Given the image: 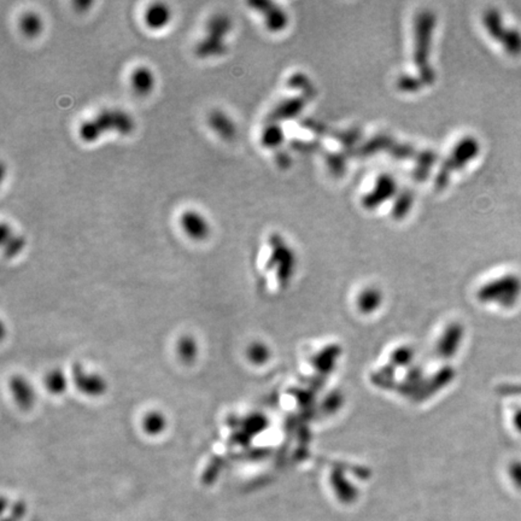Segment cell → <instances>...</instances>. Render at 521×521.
Returning <instances> with one entry per match:
<instances>
[{
	"label": "cell",
	"instance_id": "obj_3",
	"mask_svg": "<svg viewBox=\"0 0 521 521\" xmlns=\"http://www.w3.org/2000/svg\"><path fill=\"white\" fill-rule=\"evenodd\" d=\"M483 23L488 34L498 41L508 55L521 56V32L517 28L507 26L500 11L489 9L483 16Z\"/></svg>",
	"mask_w": 521,
	"mask_h": 521
},
{
	"label": "cell",
	"instance_id": "obj_4",
	"mask_svg": "<svg viewBox=\"0 0 521 521\" xmlns=\"http://www.w3.org/2000/svg\"><path fill=\"white\" fill-rule=\"evenodd\" d=\"M483 297H489L491 302L503 307H513L521 297V279L515 274H508L491 281L483 291Z\"/></svg>",
	"mask_w": 521,
	"mask_h": 521
},
{
	"label": "cell",
	"instance_id": "obj_12",
	"mask_svg": "<svg viewBox=\"0 0 521 521\" xmlns=\"http://www.w3.org/2000/svg\"><path fill=\"white\" fill-rule=\"evenodd\" d=\"M510 474H512L515 485L521 489V462L514 463L512 468H510Z\"/></svg>",
	"mask_w": 521,
	"mask_h": 521
},
{
	"label": "cell",
	"instance_id": "obj_8",
	"mask_svg": "<svg viewBox=\"0 0 521 521\" xmlns=\"http://www.w3.org/2000/svg\"><path fill=\"white\" fill-rule=\"evenodd\" d=\"M130 85L135 95H147L154 91L156 76L147 65H138L130 74Z\"/></svg>",
	"mask_w": 521,
	"mask_h": 521
},
{
	"label": "cell",
	"instance_id": "obj_9",
	"mask_svg": "<svg viewBox=\"0 0 521 521\" xmlns=\"http://www.w3.org/2000/svg\"><path fill=\"white\" fill-rule=\"evenodd\" d=\"M250 6H253L256 11L262 14V16L265 19V26L272 32L281 31V28L286 24V17H285L284 12L281 11V9L278 8L277 5L273 4V3L256 1V3H250Z\"/></svg>",
	"mask_w": 521,
	"mask_h": 521
},
{
	"label": "cell",
	"instance_id": "obj_7",
	"mask_svg": "<svg viewBox=\"0 0 521 521\" xmlns=\"http://www.w3.org/2000/svg\"><path fill=\"white\" fill-rule=\"evenodd\" d=\"M206 123L214 135L222 140H232L237 135V126L233 119L227 112L220 109L213 110L208 115Z\"/></svg>",
	"mask_w": 521,
	"mask_h": 521
},
{
	"label": "cell",
	"instance_id": "obj_1",
	"mask_svg": "<svg viewBox=\"0 0 521 521\" xmlns=\"http://www.w3.org/2000/svg\"><path fill=\"white\" fill-rule=\"evenodd\" d=\"M135 119L128 111L121 107H105L80 123L79 138L83 142L92 144L107 133L128 135L135 130Z\"/></svg>",
	"mask_w": 521,
	"mask_h": 521
},
{
	"label": "cell",
	"instance_id": "obj_6",
	"mask_svg": "<svg viewBox=\"0 0 521 521\" xmlns=\"http://www.w3.org/2000/svg\"><path fill=\"white\" fill-rule=\"evenodd\" d=\"M173 19V11L169 5L162 1H156L147 5L144 11V23L150 31H162L169 26Z\"/></svg>",
	"mask_w": 521,
	"mask_h": 521
},
{
	"label": "cell",
	"instance_id": "obj_10",
	"mask_svg": "<svg viewBox=\"0 0 521 521\" xmlns=\"http://www.w3.org/2000/svg\"><path fill=\"white\" fill-rule=\"evenodd\" d=\"M19 27L23 36L27 38H36L43 29V17L36 11H26L21 15Z\"/></svg>",
	"mask_w": 521,
	"mask_h": 521
},
{
	"label": "cell",
	"instance_id": "obj_13",
	"mask_svg": "<svg viewBox=\"0 0 521 521\" xmlns=\"http://www.w3.org/2000/svg\"><path fill=\"white\" fill-rule=\"evenodd\" d=\"M514 423H515V427L519 430V432H521V411H517V414H515Z\"/></svg>",
	"mask_w": 521,
	"mask_h": 521
},
{
	"label": "cell",
	"instance_id": "obj_2",
	"mask_svg": "<svg viewBox=\"0 0 521 521\" xmlns=\"http://www.w3.org/2000/svg\"><path fill=\"white\" fill-rule=\"evenodd\" d=\"M233 22L226 14L217 12L206 23V34L194 46V53L201 60L222 57L228 51L227 36L232 32Z\"/></svg>",
	"mask_w": 521,
	"mask_h": 521
},
{
	"label": "cell",
	"instance_id": "obj_5",
	"mask_svg": "<svg viewBox=\"0 0 521 521\" xmlns=\"http://www.w3.org/2000/svg\"><path fill=\"white\" fill-rule=\"evenodd\" d=\"M179 226L182 232L194 241H204L210 234L209 221L198 210H184L179 216Z\"/></svg>",
	"mask_w": 521,
	"mask_h": 521
},
{
	"label": "cell",
	"instance_id": "obj_11",
	"mask_svg": "<svg viewBox=\"0 0 521 521\" xmlns=\"http://www.w3.org/2000/svg\"><path fill=\"white\" fill-rule=\"evenodd\" d=\"M283 140V133L279 127L275 125H269L260 135V142L265 147H275L280 144Z\"/></svg>",
	"mask_w": 521,
	"mask_h": 521
}]
</instances>
